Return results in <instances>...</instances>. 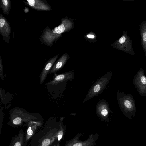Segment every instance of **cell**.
<instances>
[{
	"instance_id": "cell-17",
	"label": "cell",
	"mask_w": 146,
	"mask_h": 146,
	"mask_svg": "<svg viewBox=\"0 0 146 146\" xmlns=\"http://www.w3.org/2000/svg\"><path fill=\"white\" fill-rule=\"evenodd\" d=\"M51 146H59V143L58 141H56Z\"/></svg>"
},
{
	"instance_id": "cell-18",
	"label": "cell",
	"mask_w": 146,
	"mask_h": 146,
	"mask_svg": "<svg viewBox=\"0 0 146 146\" xmlns=\"http://www.w3.org/2000/svg\"><path fill=\"white\" fill-rule=\"evenodd\" d=\"M0 74H1V75H3V66L1 65V67H0Z\"/></svg>"
},
{
	"instance_id": "cell-1",
	"label": "cell",
	"mask_w": 146,
	"mask_h": 146,
	"mask_svg": "<svg viewBox=\"0 0 146 146\" xmlns=\"http://www.w3.org/2000/svg\"><path fill=\"white\" fill-rule=\"evenodd\" d=\"M60 128V123L47 122L44 127L32 137L29 145L30 146H51L58 141L57 135Z\"/></svg>"
},
{
	"instance_id": "cell-9",
	"label": "cell",
	"mask_w": 146,
	"mask_h": 146,
	"mask_svg": "<svg viewBox=\"0 0 146 146\" xmlns=\"http://www.w3.org/2000/svg\"><path fill=\"white\" fill-rule=\"evenodd\" d=\"M74 79V72L71 71L58 75L48 83L52 85H56L69 80L72 81Z\"/></svg>"
},
{
	"instance_id": "cell-15",
	"label": "cell",
	"mask_w": 146,
	"mask_h": 146,
	"mask_svg": "<svg viewBox=\"0 0 146 146\" xmlns=\"http://www.w3.org/2000/svg\"><path fill=\"white\" fill-rule=\"evenodd\" d=\"M2 3L3 5L4 9H7V7L8 6V1L7 0H2Z\"/></svg>"
},
{
	"instance_id": "cell-4",
	"label": "cell",
	"mask_w": 146,
	"mask_h": 146,
	"mask_svg": "<svg viewBox=\"0 0 146 146\" xmlns=\"http://www.w3.org/2000/svg\"><path fill=\"white\" fill-rule=\"evenodd\" d=\"M132 82L139 94L142 96H146V76L142 68L135 74Z\"/></svg>"
},
{
	"instance_id": "cell-8",
	"label": "cell",
	"mask_w": 146,
	"mask_h": 146,
	"mask_svg": "<svg viewBox=\"0 0 146 146\" xmlns=\"http://www.w3.org/2000/svg\"><path fill=\"white\" fill-rule=\"evenodd\" d=\"M121 50L131 55L135 54L132 48V42L129 37L127 34V32L124 34L118 41Z\"/></svg>"
},
{
	"instance_id": "cell-6",
	"label": "cell",
	"mask_w": 146,
	"mask_h": 146,
	"mask_svg": "<svg viewBox=\"0 0 146 146\" xmlns=\"http://www.w3.org/2000/svg\"><path fill=\"white\" fill-rule=\"evenodd\" d=\"M96 114L103 121H108L109 115L111 112L108 104L104 99L100 100L97 104L96 107Z\"/></svg>"
},
{
	"instance_id": "cell-7",
	"label": "cell",
	"mask_w": 146,
	"mask_h": 146,
	"mask_svg": "<svg viewBox=\"0 0 146 146\" xmlns=\"http://www.w3.org/2000/svg\"><path fill=\"white\" fill-rule=\"evenodd\" d=\"M43 123L40 121H31L27 124V129L25 134V145L27 146L28 141L41 128Z\"/></svg>"
},
{
	"instance_id": "cell-2",
	"label": "cell",
	"mask_w": 146,
	"mask_h": 146,
	"mask_svg": "<svg viewBox=\"0 0 146 146\" xmlns=\"http://www.w3.org/2000/svg\"><path fill=\"white\" fill-rule=\"evenodd\" d=\"M117 102L121 111L129 119L134 117L136 110L135 101L131 94H125L118 90L117 93Z\"/></svg>"
},
{
	"instance_id": "cell-14",
	"label": "cell",
	"mask_w": 146,
	"mask_h": 146,
	"mask_svg": "<svg viewBox=\"0 0 146 146\" xmlns=\"http://www.w3.org/2000/svg\"><path fill=\"white\" fill-rule=\"evenodd\" d=\"M66 60L67 58L66 56L61 58L52 67L49 73L51 74L56 72L60 70L63 67Z\"/></svg>"
},
{
	"instance_id": "cell-13",
	"label": "cell",
	"mask_w": 146,
	"mask_h": 146,
	"mask_svg": "<svg viewBox=\"0 0 146 146\" xmlns=\"http://www.w3.org/2000/svg\"><path fill=\"white\" fill-rule=\"evenodd\" d=\"M141 44L146 56V21H143L140 25Z\"/></svg>"
},
{
	"instance_id": "cell-16",
	"label": "cell",
	"mask_w": 146,
	"mask_h": 146,
	"mask_svg": "<svg viewBox=\"0 0 146 146\" xmlns=\"http://www.w3.org/2000/svg\"><path fill=\"white\" fill-rule=\"evenodd\" d=\"M87 37L89 38L93 39L95 36L91 34H88L87 35Z\"/></svg>"
},
{
	"instance_id": "cell-10",
	"label": "cell",
	"mask_w": 146,
	"mask_h": 146,
	"mask_svg": "<svg viewBox=\"0 0 146 146\" xmlns=\"http://www.w3.org/2000/svg\"><path fill=\"white\" fill-rule=\"evenodd\" d=\"M65 27L63 24H61L58 26L55 27L54 29V30L50 31V32H45L43 37L44 40H46V41H50L55 38L56 36H57L58 35L64 32L65 29Z\"/></svg>"
},
{
	"instance_id": "cell-5",
	"label": "cell",
	"mask_w": 146,
	"mask_h": 146,
	"mask_svg": "<svg viewBox=\"0 0 146 146\" xmlns=\"http://www.w3.org/2000/svg\"><path fill=\"white\" fill-rule=\"evenodd\" d=\"M78 135L73 138L67 141L64 146H94L99 135L97 134H92L88 139L85 141L79 139L80 135Z\"/></svg>"
},
{
	"instance_id": "cell-3",
	"label": "cell",
	"mask_w": 146,
	"mask_h": 146,
	"mask_svg": "<svg viewBox=\"0 0 146 146\" xmlns=\"http://www.w3.org/2000/svg\"><path fill=\"white\" fill-rule=\"evenodd\" d=\"M112 75V72H110L98 79L91 87L83 102H86L101 93L108 83Z\"/></svg>"
},
{
	"instance_id": "cell-12",
	"label": "cell",
	"mask_w": 146,
	"mask_h": 146,
	"mask_svg": "<svg viewBox=\"0 0 146 146\" xmlns=\"http://www.w3.org/2000/svg\"><path fill=\"white\" fill-rule=\"evenodd\" d=\"M57 57H55L49 60L42 71L40 75V83L42 84L46 79L47 75L52 68V66Z\"/></svg>"
},
{
	"instance_id": "cell-11",
	"label": "cell",
	"mask_w": 146,
	"mask_h": 146,
	"mask_svg": "<svg viewBox=\"0 0 146 146\" xmlns=\"http://www.w3.org/2000/svg\"><path fill=\"white\" fill-rule=\"evenodd\" d=\"M25 134L21 129L17 135L12 137L9 146H25Z\"/></svg>"
}]
</instances>
